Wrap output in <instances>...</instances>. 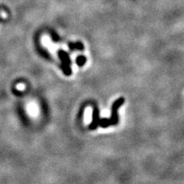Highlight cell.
I'll return each mask as SVG.
<instances>
[{
    "mask_svg": "<svg viewBox=\"0 0 184 184\" xmlns=\"http://www.w3.org/2000/svg\"><path fill=\"white\" fill-rule=\"evenodd\" d=\"M124 97H120L117 101L114 102L112 105V108H111V117L110 118V121H111V126L116 125L118 123V109L119 107L124 104Z\"/></svg>",
    "mask_w": 184,
    "mask_h": 184,
    "instance_id": "obj_1",
    "label": "cell"
},
{
    "mask_svg": "<svg viewBox=\"0 0 184 184\" xmlns=\"http://www.w3.org/2000/svg\"><path fill=\"white\" fill-rule=\"evenodd\" d=\"M99 120H100V117H99V111L97 110V108L95 107L94 109V111H93L92 121L90 124V125H89V129L95 130L98 127Z\"/></svg>",
    "mask_w": 184,
    "mask_h": 184,
    "instance_id": "obj_2",
    "label": "cell"
},
{
    "mask_svg": "<svg viewBox=\"0 0 184 184\" xmlns=\"http://www.w3.org/2000/svg\"><path fill=\"white\" fill-rule=\"evenodd\" d=\"M86 62L85 57L84 56H80L77 58V64L78 66H82V65H84Z\"/></svg>",
    "mask_w": 184,
    "mask_h": 184,
    "instance_id": "obj_3",
    "label": "cell"
}]
</instances>
